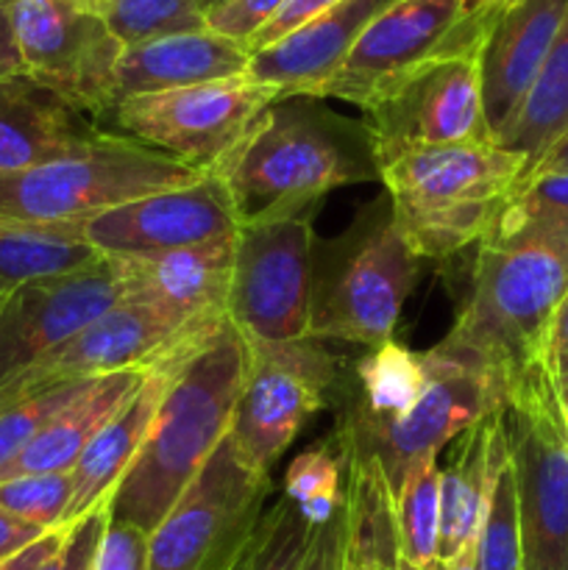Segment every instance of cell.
Returning a JSON list of instances; mask_svg holds the SVG:
<instances>
[{
	"label": "cell",
	"instance_id": "44",
	"mask_svg": "<svg viewBox=\"0 0 568 570\" xmlns=\"http://www.w3.org/2000/svg\"><path fill=\"white\" fill-rule=\"evenodd\" d=\"M65 534H67V527L50 529V532H45L42 538L33 540L28 549L17 551L14 557L0 562V570H39L50 560V557L56 554V551H59V546L65 543Z\"/></svg>",
	"mask_w": 568,
	"mask_h": 570
},
{
	"label": "cell",
	"instance_id": "45",
	"mask_svg": "<svg viewBox=\"0 0 568 570\" xmlns=\"http://www.w3.org/2000/svg\"><path fill=\"white\" fill-rule=\"evenodd\" d=\"M42 534H45V529L17 521V518L6 515V512L0 510V562H6L9 557H14L17 551L28 549V546H31L33 540L42 538Z\"/></svg>",
	"mask_w": 568,
	"mask_h": 570
},
{
	"label": "cell",
	"instance_id": "28",
	"mask_svg": "<svg viewBox=\"0 0 568 570\" xmlns=\"http://www.w3.org/2000/svg\"><path fill=\"white\" fill-rule=\"evenodd\" d=\"M568 131V17L535 78L532 89L523 98L521 109L512 117L507 131L499 137L512 154L523 156L527 167ZM523 167V170H527Z\"/></svg>",
	"mask_w": 568,
	"mask_h": 570
},
{
	"label": "cell",
	"instance_id": "37",
	"mask_svg": "<svg viewBox=\"0 0 568 570\" xmlns=\"http://www.w3.org/2000/svg\"><path fill=\"white\" fill-rule=\"evenodd\" d=\"M72 493V471L33 473V476H14L0 482V510L22 523L39 529L67 527Z\"/></svg>",
	"mask_w": 568,
	"mask_h": 570
},
{
	"label": "cell",
	"instance_id": "51",
	"mask_svg": "<svg viewBox=\"0 0 568 570\" xmlns=\"http://www.w3.org/2000/svg\"><path fill=\"white\" fill-rule=\"evenodd\" d=\"M193 3H195V9L200 11V14H206V11H212V9H215V6L226 3V0H193Z\"/></svg>",
	"mask_w": 568,
	"mask_h": 570
},
{
	"label": "cell",
	"instance_id": "19",
	"mask_svg": "<svg viewBox=\"0 0 568 570\" xmlns=\"http://www.w3.org/2000/svg\"><path fill=\"white\" fill-rule=\"evenodd\" d=\"M566 17L568 0H518L490 26L479 50V92L493 142L521 109Z\"/></svg>",
	"mask_w": 568,
	"mask_h": 570
},
{
	"label": "cell",
	"instance_id": "42",
	"mask_svg": "<svg viewBox=\"0 0 568 570\" xmlns=\"http://www.w3.org/2000/svg\"><path fill=\"white\" fill-rule=\"evenodd\" d=\"M337 3H343V0H284L282 9L271 17L267 26H262L259 31L251 37V42L245 45V48H248V53H256V50L267 48V45L278 42L282 37L293 33L295 28L306 26L310 20L321 17L323 11L334 9Z\"/></svg>",
	"mask_w": 568,
	"mask_h": 570
},
{
	"label": "cell",
	"instance_id": "47",
	"mask_svg": "<svg viewBox=\"0 0 568 570\" xmlns=\"http://www.w3.org/2000/svg\"><path fill=\"white\" fill-rule=\"evenodd\" d=\"M14 76H22V56L11 26L9 0H0V81Z\"/></svg>",
	"mask_w": 568,
	"mask_h": 570
},
{
	"label": "cell",
	"instance_id": "49",
	"mask_svg": "<svg viewBox=\"0 0 568 570\" xmlns=\"http://www.w3.org/2000/svg\"><path fill=\"white\" fill-rule=\"evenodd\" d=\"M549 354H568V293L562 295L560 306L555 312V321H551Z\"/></svg>",
	"mask_w": 568,
	"mask_h": 570
},
{
	"label": "cell",
	"instance_id": "38",
	"mask_svg": "<svg viewBox=\"0 0 568 570\" xmlns=\"http://www.w3.org/2000/svg\"><path fill=\"white\" fill-rule=\"evenodd\" d=\"M89 382L59 384V387H48L42 393L22 395V399L0 404V473L53 421L56 412L65 410Z\"/></svg>",
	"mask_w": 568,
	"mask_h": 570
},
{
	"label": "cell",
	"instance_id": "20",
	"mask_svg": "<svg viewBox=\"0 0 568 570\" xmlns=\"http://www.w3.org/2000/svg\"><path fill=\"white\" fill-rule=\"evenodd\" d=\"M393 0H343L278 42L251 53L245 76L273 89L276 98H317L323 83L340 70L362 31Z\"/></svg>",
	"mask_w": 568,
	"mask_h": 570
},
{
	"label": "cell",
	"instance_id": "3",
	"mask_svg": "<svg viewBox=\"0 0 568 570\" xmlns=\"http://www.w3.org/2000/svg\"><path fill=\"white\" fill-rule=\"evenodd\" d=\"M568 293V234L523 232L479 243L471 298L438 354L507 384L549 354L555 312Z\"/></svg>",
	"mask_w": 568,
	"mask_h": 570
},
{
	"label": "cell",
	"instance_id": "26",
	"mask_svg": "<svg viewBox=\"0 0 568 570\" xmlns=\"http://www.w3.org/2000/svg\"><path fill=\"white\" fill-rule=\"evenodd\" d=\"M501 432L505 423L501 410H496L454 440L449 462L440 468L438 562L451 560L479 540Z\"/></svg>",
	"mask_w": 568,
	"mask_h": 570
},
{
	"label": "cell",
	"instance_id": "12",
	"mask_svg": "<svg viewBox=\"0 0 568 570\" xmlns=\"http://www.w3.org/2000/svg\"><path fill=\"white\" fill-rule=\"evenodd\" d=\"M276 92L248 76L134 95L111 109L126 137L198 170H215Z\"/></svg>",
	"mask_w": 568,
	"mask_h": 570
},
{
	"label": "cell",
	"instance_id": "27",
	"mask_svg": "<svg viewBox=\"0 0 568 570\" xmlns=\"http://www.w3.org/2000/svg\"><path fill=\"white\" fill-rule=\"evenodd\" d=\"M340 456L349 468L345 566L354 570H399L395 490L371 454L340 445Z\"/></svg>",
	"mask_w": 568,
	"mask_h": 570
},
{
	"label": "cell",
	"instance_id": "46",
	"mask_svg": "<svg viewBox=\"0 0 568 570\" xmlns=\"http://www.w3.org/2000/svg\"><path fill=\"white\" fill-rule=\"evenodd\" d=\"M546 176H568V131L562 137H557L532 165L523 170L521 181H532V178H546ZM516 184V187H518Z\"/></svg>",
	"mask_w": 568,
	"mask_h": 570
},
{
	"label": "cell",
	"instance_id": "39",
	"mask_svg": "<svg viewBox=\"0 0 568 570\" xmlns=\"http://www.w3.org/2000/svg\"><path fill=\"white\" fill-rule=\"evenodd\" d=\"M106 523H109V501L95 507L92 512L78 518L76 523H70L65 534V543L59 546V551L39 570H92Z\"/></svg>",
	"mask_w": 568,
	"mask_h": 570
},
{
	"label": "cell",
	"instance_id": "13",
	"mask_svg": "<svg viewBox=\"0 0 568 570\" xmlns=\"http://www.w3.org/2000/svg\"><path fill=\"white\" fill-rule=\"evenodd\" d=\"M22 72L84 115L115 109L123 45L89 0H9Z\"/></svg>",
	"mask_w": 568,
	"mask_h": 570
},
{
	"label": "cell",
	"instance_id": "52",
	"mask_svg": "<svg viewBox=\"0 0 568 570\" xmlns=\"http://www.w3.org/2000/svg\"><path fill=\"white\" fill-rule=\"evenodd\" d=\"M482 3H488V6H493V9H499V11H505L507 6H512V3H518V0H482Z\"/></svg>",
	"mask_w": 568,
	"mask_h": 570
},
{
	"label": "cell",
	"instance_id": "4",
	"mask_svg": "<svg viewBox=\"0 0 568 570\" xmlns=\"http://www.w3.org/2000/svg\"><path fill=\"white\" fill-rule=\"evenodd\" d=\"M523 156L493 139L427 145L379 167L393 223L418 259H449L482 243L523 176Z\"/></svg>",
	"mask_w": 568,
	"mask_h": 570
},
{
	"label": "cell",
	"instance_id": "50",
	"mask_svg": "<svg viewBox=\"0 0 568 570\" xmlns=\"http://www.w3.org/2000/svg\"><path fill=\"white\" fill-rule=\"evenodd\" d=\"M434 570H482L479 568V554H477V543L468 546L466 551H460L457 557L451 560H440Z\"/></svg>",
	"mask_w": 568,
	"mask_h": 570
},
{
	"label": "cell",
	"instance_id": "6",
	"mask_svg": "<svg viewBox=\"0 0 568 570\" xmlns=\"http://www.w3.org/2000/svg\"><path fill=\"white\" fill-rule=\"evenodd\" d=\"M499 14L482 0H393L362 31L317 98L373 109L421 72L477 56Z\"/></svg>",
	"mask_w": 568,
	"mask_h": 570
},
{
	"label": "cell",
	"instance_id": "17",
	"mask_svg": "<svg viewBox=\"0 0 568 570\" xmlns=\"http://www.w3.org/2000/svg\"><path fill=\"white\" fill-rule=\"evenodd\" d=\"M362 115L376 167L412 148L490 139L479 92V53L421 72Z\"/></svg>",
	"mask_w": 568,
	"mask_h": 570
},
{
	"label": "cell",
	"instance_id": "35",
	"mask_svg": "<svg viewBox=\"0 0 568 570\" xmlns=\"http://www.w3.org/2000/svg\"><path fill=\"white\" fill-rule=\"evenodd\" d=\"M523 232L568 234V176L518 184L496 215L488 237H512Z\"/></svg>",
	"mask_w": 568,
	"mask_h": 570
},
{
	"label": "cell",
	"instance_id": "48",
	"mask_svg": "<svg viewBox=\"0 0 568 570\" xmlns=\"http://www.w3.org/2000/svg\"><path fill=\"white\" fill-rule=\"evenodd\" d=\"M549 371H551V382H555L557 406H560L562 426H566V438H568V354H549Z\"/></svg>",
	"mask_w": 568,
	"mask_h": 570
},
{
	"label": "cell",
	"instance_id": "33",
	"mask_svg": "<svg viewBox=\"0 0 568 570\" xmlns=\"http://www.w3.org/2000/svg\"><path fill=\"white\" fill-rule=\"evenodd\" d=\"M477 554L482 570H521L516 473H512L510 445H507L505 432H501L499 451H496L493 484H490L488 510H484L482 529H479Z\"/></svg>",
	"mask_w": 568,
	"mask_h": 570
},
{
	"label": "cell",
	"instance_id": "34",
	"mask_svg": "<svg viewBox=\"0 0 568 570\" xmlns=\"http://www.w3.org/2000/svg\"><path fill=\"white\" fill-rule=\"evenodd\" d=\"M123 48L206 28L193 0H89Z\"/></svg>",
	"mask_w": 568,
	"mask_h": 570
},
{
	"label": "cell",
	"instance_id": "7",
	"mask_svg": "<svg viewBox=\"0 0 568 570\" xmlns=\"http://www.w3.org/2000/svg\"><path fill=\"white\" fill-rule=\"evenodd\" d=\"M501 421L516 473L521 570H568V438L549 354L507 384Z\"/></svg>",
	"mask_w": 568,
	"mask_h": 570
},
{
	"label": "cell",
	"instance_id": "53",
	"mask_svg": "<svg viewBox=\"0 0 568 570\" xmlns=\"http://www.w3.org/2000/svg\"><path fill=\"white\" fill-rule=\"evenodd\" d=\"M399 570H415V568H410V566H399Z\"/></svg>",
	"mask_w": 568,
	"mask_h": 570
},
{
	"label": "cell",
	"instance_id": "11",
	"mask_svg": "<svg viewBox=\"0 0 568 570\" xmlns=\"http://www.w3.org/2000/svg\"><path fill=\"white\" fill-rule=\"evenodd\" d=\"M312 223L243 226L234 239L226 317L248 343H295L312 326Z\"/></svg>",
	"mask_w": 568,
	"mask_h": 570
},
{
	"label": "cell",
	"instance_id": "5",
	"mask_svg": "<svg viewBox=\"0 0 568 570\" xmlns=\"http://www.w3.org/2000/svg\"><path fill=\"white\" fill-rule=\"evenodd\" d=\"M206 173L126 134H100L65 159L0 173V228L76 226L143 195L187 187Z\"/></svg>",
	"mask_w": 568,
	"mask_h": 570
},
{
	"label": "cell",
	"instance_id": "2",
	"mask_svg": "<svg viewBox=\"0 0 568 570\" xmlns=\"http://www.w3.org/2000/svg\"><path fill=\"white\" fill-rule=\"evenodd\" d=\"M215 170L239 228L298 217L332 189L379 178L365 126L306 95L273 100Z\"/></svg>",
	"mask_w": 568,
	"mask_h": 570
},
{
	"label": "cell",
	"instance_id": "54",
	"mask_svg": "<svg viewBox=\"0 0 568 570\" xmlns=\"http://www.w3.org/2000/svg\"><path fill=\"white\" fill-rule=\"evenodd\" d=\"M343 570H354V568H349V566H345V560H343Z\"/></svg>",
	"mask_w": 568,
	"mask_h": 570
},
{
	"label": "cell",
	"instance_id": "24",
	"mask_svg": "<svg viewBox=\"0 0 568 570\" xmlns=\"http://www.w3.org/2000/svg\"><path fill=\"white\" fill-rule=\"evenodd\" d=\"M173 356L150 367L134 399L95 434L92 443L84 449V454L72 465L76 493H72L70 512H67V527L87 515V512H92L95 507L111 501V493L117 490L120 479L126 476L131 462L143 451L150 426H154L159 401L165 395L167 379H170Z\"/></svg>",
	"mask_w": 568,
	"mask_h": 570
},
{
	"label": "cell",
	"instance_id": "40",
	"mask_svg": "<svg viewBox=\"0 0 568 570\" xmlns=\"http://www.w3.org/2000/svg\"><path fill=\"white\" fill-rule=\"evenodd\" d=\"M150 534L109 515L92 570H148Z\"/></svg>",
	"mask_w": 568,
	"mask_h": 570
},
{
	"label": "cell",
	"instance_id": "9",
	"mask_svg": "<svg viewBox=\"0 0 568 570\" xmlns=\"http://www.w3.org/2000/svg\"><path fill=\"white\" fill-rule=\"evenodd\" d=\"M271 479L239 460L232 438L195 473L150 532L148 570H228L262 518Z\"/></svg>",
	"mask_w": 568,
	"mask_h": 570
},
{
	"label": "cell",
	"instance_id": "31",
	"mask_svg": "<svg viewBox=\"0 0 568 570\" xmlns=\"http://www.w3.org/2000/svg\"><path fill=\"white\" fill-rule=\"evenodd\" d=\"M395 529L401 566L434 570L440 538V465L427 460L412 468L395 490Z\"/></svg>",
	"mask_w": 568,
	"mask_h": 570
},
{
	"label": "cell",
	"instance_id": "15",
	"mask_svg": "<svg viewBox=\"0 0 568 570\" xmlns=\"http://www.w3.org/2000/svg\"><path fill=\"white\" fill-rule=\"evenodd\" d=\"M120 301H126V282L109 256L6 293L0 298V390Z\"/></svg>",
	"mask_w": 568,
	"mask_h": 570
},
{
	"label": "cell",
	"instance_id": "23",
	"mask_svg": "<svg viewBox=\"0 0 568 570\" xmlns=\"http://www.w3.org/2000/svg\"><path fill=\"white\" fill-rule=\"evenodd\" d=\"M248 48L200 28L123 48L115 67V106L134 95L167 92L245 76Z\"/></svg>",
	"mask_w": 568,
	"mask_h": 570
},
{
	"label": "cell",
	"instance_id": "14",
	"mask_svg": "<svg viewBox=\"0 0 568 570\" xmlns=\"http://www.w3.org/2000/svg\"><path fill=\"white\" fill-rule=\"evenodd\" d=\"M217 326V323H215ZM212 326H189L167 312L139 301H120L106 315L89 323L84 332L61 343L48 356L0 390V404L48 387L89 379L111 376L120 371L154 367Z\"/></svg>",
	"mask_w": 568,
	"mask_h": 570
},
{
	"label": "cell",
	"instance_id": "16",
	"mask_svg": "<svg viewBox=\"0 0 568 570\" xmlns=\"http://www.w3.org/2000/svg\"><path fill=\"white\" fill-rule=\"evenodd\" d=\"M76 232L100 256L126 259L232 243L239 223L221 173L209 170L200 181L187 187L161 189L98 212L76 223Z\"/></svg>",
	"mask_w": 568,
	"mask_h": 570
},
{
	"label": "cell",
	"instance_id": "1",
	"mask_svg": "<svg viewBox=\"0 0 568 570\" xmlns=\"http://www.w3.org/2000/svg\"><path fill=\"white\" fill-rule=\"evenodd\" d=\"M248 340L228 317L189 340L170 365L148 440L111 493L109 515L154 532L232 432L248 371Z\"/></svg>",
	"mask_w": 568,
	"mask_h": 570
},
{
	"label": "cell",
	"instance_id": "43",
	"mask_svg": "<svg viewBox=\"0 0 568 570\" xmlns=\"http://www.w3.org/2000/svg\"><path fill=\"white\" fill-rule=\"evenodd\" d=\"M345 560V507L329 523L315 529L312 549L301 570H343Z\"/></svg>",
	"mask_w": 568,
	"mask_h": 570
},
{
	"label": "cell",
	"instance_id": "8",
	"mask_svg": "<svg viewBox=\"0 0 568 570\" xmlns=\"http://www.w3.org/2000/svg\"><path fill=\"white\" fill-rule=\"evenodd\" d=\"M423 356L427 384L410 412L393 421H362L349 412L337 429L340 445L371 454L393 490H399L412 468L438 460L445 445L505 406V390L484 371L434 348Z\"/></svg>",
	"mask_w": 568,
	"mask_h": 570
},
{
	"label": "cell",
	"instance_id": "41",
	"mask_svg": "<svg viewBox=\"0 0 568 570\" xmlns=\"http://www.w3.org/2000/svg\"><path fill=\"white\" fill-rule=\"evenodd\" d=\"M282 6L284 0H226V3L206 11L204 20L209 31L234 39L239 45H248L251 37L262 26H267Z\"/></svg>",
	"mask_w": 568,
	"mask_h": 570
},
{
	"label": "cell",
	"instance_id": "32",
	"mask_svg": "<svg viewBox=\"0 0 568 570\" xmlns=\"http://www.w3.org/2000/svg\"><path fill=\"white\" fill-rule=\"evenodd\" d=\"M315 529L304 512L282 495L271 510L262 512L228 570H301L312 549Z\"/></svg>",
	"mask_w": 568,
	"mask_h": 570
},
{
	"label": "cell",
	"instance_id": "22",
	"mask_svg": "<svg viewBox=\"0 0 568 570\" xmlns=\"http://www.w3.org/2000/svg\"><path fill=\"white\" fill-rule=\"evenodd\" d=\"M100 134L89 115L26 72L0 81V173L65 159Z\"/></svg>",
	"mask_w": 568,
	"mask_h": 570
},
{
	"label": "cell",
	"instance_id": "29",
	"mask_svg": "<svg viewBox=\"0 0 568 570\" xmlns=\"http://www.w3.org/2000/svg\"><path fill=\"white\" fill-rule=\"evenodd\" d=\"M98 259L76 226L0 228V298L28 282L84 271Z\"/></svg>",
	"mask_w": 568,
	"mask_h": 570
},
{
	"label": "cell",
	"instance_id": "36",
	"mask_svg": "<svg viewBox=\"0 0 568 570\" xmlns=\"http://www.w3.org/2000/svg\"><path fill=\"white\" fill-rule=\"evenodd\" d=\"M340 462L343 456H334L329 445H317L287 465L284 495L304 512L312 527H323L345 507Z\"/></svg>",
	"mask_w": 568,
	"mask_h": 570
},
{
	"label": "cell",
	"instance_id": "10",
	"mask_svg": "<svg viewBox=\"0 0 568 570\" xmlns=\"http://www.w3.org/2000/svg\"><path fill=\"white\" fill-rule=\"evenodd\" d=\"M248 371L228 438L251 473L271 479L278 456L326 404L337 367L334 356L310 337L295 343H248Z\"/></svg>",
	"mask_w": 568,
	"mask_h": 570
},
{
	"label": "cell",
	"instance_id": "21",
	"mask_svg": "<svg viewBox=\"0 0 568 570\" xmlns=\"http://www.w3.org/2000/svg\"><path fill=\"white\" fill-rule=\"evenodd\" d=\"M234 239L115 259L126 282V298L156 306L189 326H215L226 317Z\"/></svg>",
	"mask_w": 568,
	"mask_h": 570
},
{
	"label": "cell",
	"instance_id": "30",
	"mask_svg": "<svg viewBox=\"0 0 568 570\" xmlns=\"http://www.w3.org/2000/svg\"><path fill=\"white\" fill-rule=\"evenodd\" d=\"M360 404L351 406L362 421H393L410 412L427 384V356L412 354L404 345L388 343L371 348L356 365Z\"/></svg>",
	"mask_w": 568,
	"mask_h": 570
},
{
	"label": "cell",
	"instance_id": "18",
	"mask_svg": "<svg viewBox=\"0 0 568 570\" xmlns=\"http://www.w3.org/2000/svg\"><path fill=\"white\" fill-rule=\"evenodd\" d=\"M415 273L418 256L390 217L349 256L332 289L312 309L310 340L332 337L368 348L393 340Z\"/></svg>",
	"mask_w": 568,
	"mask_h": 570
},
{
	"label": "cell",
	"instance_id": "25",
	"mask_svg": "<svg viewBox=\"0 0 568 570\" xmlns=\"http://www.w3.org/2000/svg\"><path fill=\"white\" fill-rule=\"evenodd\" d=\"M150 367H139V371H120L92 379L0 473V482L14 476H33V473L72 471L95 434L134 399Z\"/></svg>",
	"mask_w": 568,
	"mask_h": 570
}]
</instances>
